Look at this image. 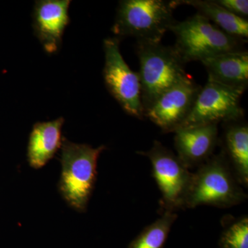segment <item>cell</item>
Segmentation results:
<instances>
[{"instance_id": "obj_1", "label": "cell", "mask_w": 248, "mask_h": 248, "mask_svg": "<svg viewBox=\"0 0 248 248\" xmlns=\"http://www.w3.org/2000/svg\"><path fill=\"white\" fill-rule=\"evenodd\" d=\"M61 148L62 174L59 191L69 206L77 212L84 213L97 179L98 159L106 147L94 148L63 138Z\"/></svg>"}, {"instance_id": "obj_2", "label": "cell", "mask_w": 248, "mask_h": 248, "mask_svg": "<svg viewBox=\"0 0 248 248\" xmlns=\"http://www.w3.org/2000/svg\"><path fill=\"white\" fill-rule=\"evenodd\" d=\"M174 1L123 0L120 1L112 31L117 37H135L138 43H161L175 20Z\"/></svg>"}, {"instance_id": "obj_3", "label": "cell", "mask_w": 248, "mask_h": 248, "mask_svg": "<svg viewBox=\"0 0 248 248\" xmlns=\"http://www.w3.org/2000/svg\"><path fill=\"white\" fill-rule=\"evenodd\" d=\"M136 47L142 104L146 113L161 94L187 74L185 63L174 46L161 43H138Z\"/></svg>"}, {"instance_id": "obj_4", "label": "cell", "mask_w": 248, "mask_h": 248, "mask_svg": "<svg viewBox=\"0 0 248 248\" xmlns=\"http://www.w3.org/2000/svg\"><path fill=\"white\" fill-rule=\"evenodd\" d=\"M169 31L176 36L174 48L185 63L243 50L246 42L228 35L199 14L182 22L175 21Z\"/></svg>"}, {"instance_id": "obj_5", "label": "cell", "mask_w": 248, "mask_h": 248, "mask_svg": "<svg viewBox=\"0 0 248 248\" xmlns=\"http://www.w3.org/2000/svg\"><path fill=\"white\" fill-rule=\"evenodd\" d=\"M244 197L225 156L219 155L209 160L193 174L184 207H230L240 203Z\"/></svg>"}, {"instance_id": "obj_6", "label": "cell", "mask_w": 248, "mask_h": 248, "mask_svg": "<svg viewBox=\"0 0 248 248\" xmlns=\"http://www.w3.org/2000/svg\"><path fill=\"white\" fill-rule=\"evenodd\" d=\"M105 66L103 76L108 91L129 115L142 119L144 110L141 101L138 73L130 69L120 50L117 37L104 41Z\"/></svg>"}, {"instance_id": "obj_7", "label": "cell", "mask_w": 248, "mask_h": 248, "mask_svg": "<svg viewBox=\"0 0 248 248\" xmlns=\"http://www.w3.org/2000/svg\"><path fill=\"white\" fill-rule=\"evenodd\" d=\"M153 166V177L161 193V205L166 211L184 207L193 174L172 151L155 141L149 151L140 152Z\"/></svg>"}, {"instance_id": "obj_8", "label": "cell", "mask_w": 248, "mask_h": 248, "mask_svg": "<svg viewBox=\"0 0 248 248\" xmlns=\"http://www.w3.org/2000/svg\"><path fill=\"white\" fill-rule=\"evenodd\" d=\"M244 92L208 78L190 115L179 128L217 124L220 122H236L244 116L240 100Z\"/></svg>"}, {"instance_id": "obj_9", "label": "cell", "mask_w": 248, "mask_h": 248, "mask_svg": "<svg viewBox=\"0 0 248 248\" xmlns=\"http://www.w3.org/2000/svg\"><path fill=\"white\" fill-rule=\"evenodd\" d=\"M202 87L189 75L159 96L145 113L166 132H174L190 115Z\"/></svg>"}, {"instance_id": "obj_10", "label": "cell", "mask_w": 248, "mask_h": 248, "mask_svg": "<svg viewBox=\"0 0 248 248\" xmlns=\"http://www.w3.org/2000/svg\"><path fill=\"white\" fill-rule=\"evenodd\" d=\"M70 0L36 1L32 13L34 32L46 53H58L63 32L70 23Z\"/></svg>"}, {"instance_id": "obj_11", "label": "cell", "mask_w": 248, "mask_h": 248, "mask_svg": "<svg viewBox=\"0 0 248 248\" xmlns=\"http://www.w3.org/2000/svg\"><path fill=\"white\" fill-rule=\"evenodd\" d=\"M174 133L177 156L188 169L208 159L218 138L217 124L179 128Z\"/></svg>"}, {"instance_id": "obj_12", "label": "cell", "mask_w": 248, "mask_h": 248, "mask_svg": "<svg viewBox=\"0 0 248 248\" xmlns=\"http://www.w3.org/2000/svg\"><path fill=\"white\" fill-rule=\"evenodd\" d=\"M209 79L233 89L246 91L248 85L247 50L228 52L202 61Z\"/></svg>"}, {"instance_id": "obj_13", "label": "cell", "mask_w": 248, "mask_h": 248, "mask_svg": "<svg viewBox=\"0 0 248 248\" xmlns=\"http://www.w3.org/2000/svg\"><path fill=\"white\" fill-rule=\"evenodd\" d=\"M64 119L37 122L29 136L27 158L31 167L40 169L53 159L62 143V128Z\"/></svg>"}, {"instance_id": "obj_14", "label": "cell", "mask_w": 248, "mask_h": 248, "mask_svg": "<svg viewBox=\"0 0 248 248\" xmlns=\"http://www.w3.org/2000/svg\"><path fill=\"white\" fill-rule=\"evenodd\" d=\"M176 6L189 5L195 8L199 14L207 18L210 22L224 31L228 35L246 40L248 37L247 19L228 12L215 0H174Z\"/></svg>"}, {"instance_id": "obj_15", "label": "cell", "mask_w": 248, "mask_h": 248, "mask_svg": "<svg viewBox=\"0 0 248 248\" xmlns=\"http://www.w3.org/2000/svg\"><path fill=\"white\" fill-rule=\"evenodd\" d=\"M225 141L228 155L240 182H248V128L246 124H235L227 128Z\"/></svg>"}, {"instance_id": "obj_16", "label": "cell", "mask_w": 248, "mask_h": 248, "mask_svg": "<svg viewBox=\"0 0 248 248\" xmlns=\"http://www.w3.org/2000/svg\"><path fill=\"white\" fill-rule=\"evenodd\" d=\"M177 215L170 211L146 227L141 234L130 243L128 248H163Z\"/></svg>"}, {"instance_id": "obj_17", "label": "cell", "mask_w": 248, "mask_h": 248, "mask_svg": "<svg viewBox=\"0 0 248 248\" xmlns=\"http://www.w3.org/2000/svg\"><path fill=\"white\" fill-rule=\"evenodd\" d=\"M219 248H248L247 217L235 222L222 234Z\"/></svg>"}, {"instance_id": "obj_18", "label": "cell", "mask_w": 248, "mask_h": 248, "mask_svg": "<svg viewBox=\"0 0 248 248\" xmlns=\"http://www.w3.org/2000/svg\"><path fill=\"white\" fill-rule=\"evenodd\" d=\"M215 1L234 16L244 19L248 16V0H215Z\"/></svg>"}]
</instances>
